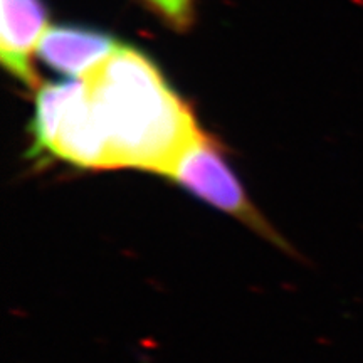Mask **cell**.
Masks as SVG:
<instances>
[{
  "label": "cell",
  "mask_w": 363,
  "mask_h": 363,
  "mask_svg": "<svg viewBox=\"0 0 363 363\" xmlns=\"http://www.w3.org/2000/svg\"><path fill=\"white\" fill-rule=\"evenodd\" d=\"M29 131L33 135L30 157L49 155L88 170L110 169L106 147L81 78L40 86Z\"/></svg>",
  "instance_id": "obj_2"
},
{
  "label": "cell",
  "mask_w": 363,
  "mask_h": 363,
  "mask_svg": "<svg viewBox=\"0 0 363 363\" xmlns=\"http://www.w3.org/2000/svg\"><path fill=\"white\" fill-rule=\"evenodd\" d=\"M120 43L96 29L74 26H54L45 30L38 45L44 65L62 74L83 78L116 52Z\"/></svg>",
  "instance_id": "obj_5"
},
{
  "label": "cell",
  "mask_w": 363,
  "mask_h": 363,
  "mask_svg": "<svg viewBox=\"0 0 363 363\" xmlns=\"http://www.w3.org/2000/svg\"><path fill=\"white\" fill-rule=\"evenodd\" d=\"M175 27H187L192 19L194 0H147Z\"/></svg>",
  "instance_id": "obj_6"
},
{
  "label": "cell",
  "mask_w": 363,
  "mask_h": 363,
  "mask_svg": "<svg viewBox=\"0 0 363 363\" xmlns=\"http://www.w3.org/2000/svg\"><path fill=\"white\" fill-rule=\"evenodd\" d=\"M0 57L2 65L27 88L39 84L30 56L45 34L48 11L43 0H0Z\"/></svg>",
  "instance_id": "obj_4"
},
{
  "label": "cell",
  "mask_w": 363,
  "mask_h": 363,
  "mask_svg": "<svg viewBox=\"0 0 363 363\" xmlns=\"http://www.w3.org/2000/svg\"><path fill=\"white\" fill-rule=\"evenodd\" d=\"M167 177L202 202L219 208L227 216L235 217L261 238L288 249L283 238L254 207L239 179L222 157V152L208 136L202 133L190 147L185 148Z\"/></svg>",
  "instance_id": "obj_3"
},
{
  "label": "cell",
  "mask_w": 363,
  "mask_h": 363,
  "mask_svg": "<svg viewBox=\"0 0 363 363\" xmlns=\"http://www.w3.org/2000/svg\"><path fill=\"white\" fill-rule=\"evenodd\" d=\"M81 79L110 169L167 177L184 150L202 135L187 103L138 49L121 44Z\"/></svg>",
  "instance_id": "obj_1"
}]
</instances>
